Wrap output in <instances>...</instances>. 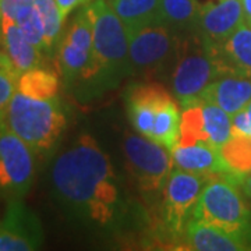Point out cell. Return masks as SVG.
Instances as JSON below:
<instances>
[{
    "mask_svg": "<svg viewBox=\"0 0 251 251\" xmlns=\"http://www.w3.org/2000/svg\"><path fill=\"white\" fill-rule=\"evenodd\" d=\"M85 10L92 23L94 52L100 64V77L112 81L128 70L130 32L106 0H92Z\"/></svg>",
    "mask_w": 251,
    "mask_h": 251,
    "instance_id": "cell-4",
    "label": "cell"
},
{
    "mask_svg": "<svg viewBox=\"0 0 251 251\" xmlns=\"http://www.w3.org/2000/svg\"><path fill=\"white\" fill-rule=\"evenodd\" d=\"M34 1L35 0H0V16H6L16 21L18 10L28 4H34Z\"/></svg>",
    "mask_w": 251,
    "mask_h": 251,
    "instance_id": "cell-29",
    "label": "cell"
},
{
    "mask_svg": "<svg viewBox=\"0 0 251 251\" xmlns=\"http://www.w3.org/2000/svg\"><path fill=\"white\" fill-rule=\"evenodd\" d=\"M208 143V135L205 133L204 125V113L201 103L191 105L188 108L183 109L181 112V123H180V138L179 143L181 145L190 144Z\"/></svg>",
    "mask_w": 251,
    "mask_h": 251,
    "instance_id": "cell-25",
    "label": "cell"
},
{
    "mask_svg": "<svg viewBox=\"0 0 251 251\" xmlns=\"http://www.w3.org/2000/svg\"><path fill=\"white\" fill-rule=\"evenodd\" d=\"M128 32L159 23L161 0H109Z\"/></svg>",
    "mask_w": 251,
    "mask_h": 251,
    "instance_id": "cell-20",
    "label": "cell"
},
{
    "mask_svg": "<svg viewBox=\"0 0 251 251\" xmlns=\"http://www.w3.org/2000/svg\"><path fill=\"white\" fill-rule=\"evenodd\" d=\"M243 13H244V23L251 25V0H242Z\"/></svg>",
    "mask_w": 251,
    "mask_h": 251,
    "instance_id": "cell-33",
    "label": "cell"
},
{
    "mask_svg": "<svg viewBox=\"0 0 251 251\" xmlns=\"http://www.w3.org/2000/svg\"><path fill=\"white\" fill-rule=\"evenodd\" d=\"M0 35L4 50L18 75L39 66L42 60L41 50L28 41L13 18L0 16Z\"/></svg>",
    "mask_w": 251,
    "mask_h": 251,
    "instance_id": "cell-16",
    "label": "cell"
},
{
    "mask_svg": "<svg viewBox=\"0 0 251 251\" xmlns=\"http://www.w3.org/2000/svg\"><path fill=\"white\" fill-rule=\"evenodd\" d=\"M172 100V97L161 85H135L127 94V116L138 134L148 137L152 131L158 110Z\"/></svg>",
    "mask_w": 251,
    "mask_h": 251,
    "instance_id": "cell-12",
    "label": "cell"
},
{
    "mask_svg": "<svg viewBox=\"0 0 251 251\" xmlns=\"http://www.w3.org/2000/svg\"><path fill=\"white\" fill-rule=\"evenodd\" d=\"M227 176L237 183L251 172V135L233 134V137L221 147Z\"/></svg>",
    "mask_w": 251,
    "mask_h": 251,
    "instance_id": "cell-22",
    "label": "cell"
},
{
    "mask_svg": "<svg viewBox=\"0 0 251 251\" xmlns=\"http://www.w3.org/2000/svg\"><path fill=\"white\" fill-rule=\"evenodd\" d=\"M211 177L176 169L165 184V224L173 233L186 232L198 198Z\"/></svg>",
    "mask_w": 251,
    "mask_h": 251,
    "instance_id": "cell-9",
    "label": "cell"
},
{
    "mask_svg": "<svg viewBox=\"0 0 251 251\" xmlns=\"http://www.w3.org/2000/svg\"><path fill=\"white\" fill-rule=\"evenodd\" d=\"M215 48L200 39V46H194L180 57L172 73V90L184 109L201 103V97L214 81L225 74Z\"/></svg>",
    "mask_w": 251,
    "mask_h": 251,
    "instance_id": "cell-5",
    "label": "cell"
},
{
    "mask_svg": "<svg viewBox=\"0 0 251 251\" xmlns=\"http://www.w3.org/2000/svg\"><path fill=\"white\" fill-rule=\"evenodd\" d=\"M240 184H242L243 194L251 201V172L250 173H247V175L240 180Z\"/></svg>",
    "mask_w": 251,
    "mask_h": 251,
    "instance_id": "cell-32",
    "label": "cell"
},
{
    "mask_svg": "<svg viewBox=\"0 0 251 251\" xmlns=\"http://www.w3.org/2000/svg\"><path fill=\"white\" fill-rule=\"evenodd\" d=\"M17 91L31 98H56L59 91V78L50 70L35 67L18 75Z\"/></svg>",
    "mask_w": 251,
    "mask_h": 251,
    "instance_id": "cell-23",
    "label": "cell"
},
{
    "mask_svg": "<svg viewBox=\"0 0 251 251\" xmlns=\"http://www.w3.org/2000/svg\"><path fill=\"white\" fill-rule=\"evenodd\" d=\"M246 112H247V116H249V122H250V127H251V102L249 103V105H247Z\"/></svg>",
    "mask_w": 251,
    "mask_h": 251,
    "instance_id": "cell-34",
    "label": "cell"
},
{
    "mask_svg": "<svg viewBox=\"0 0 251 251\" xmlns=\"http://www.w3.org/2000/svg\"><path fill=\"white\" fill-rule=\"evenodd\" d=\"M6 125L38 155L53 151L67 120L60 100L36 99L16 91L6 112Z\"/></svg>",
    "mask_w": 251,
    "mask_h": 251,
    "instance_id": "cell-2",
    "label": "cell"
},
{
    "mask_svg": "<svg viewBox=\"0 0 251 251\" xmlns=\"http://www.w3.org/2000/svg\"><path fill=\"white\" fill-rule=\"evenodd\" d=\"M34 7L42 21L46 52H50L53 49L56 41L60 36L64 17L62 16V11L54 0H35Z\"/></svg>",
    "mask_w": 251,
    "mask_h": 251,
    "instance_id": "cell-26",
    "label": "cell"
},
{
    "mask_svg": "<svg viewBox=\"0 0 251 251\" xmlns=\"http://www.w3.org/2000/svg\"><path fill=\"white\" fill-rule=\"evenodd\" d=\"M44 240L38 216L21 202L10 200L0 222V251L38 250Z\"/></svg>",
    "mask_w": 251,
    "mask_h": 251,
    "instance_id": "cell-10",
    "label": "cell"
},
{
    "mask_svg": "<svg viewBox=\"0 0 251 251\" xmlns=\"http://www.w3.org/2000/svg\"><path fill=\"white\" fill-rule=\"evenodd\" d=\"M171 152L175 165L181 171L208 177H214L215 175H227L221 148L211 144H177Z\"/></svg>",
    "mask_w": 251,
    "mask_h": 251,
    "instance_id": "cell-14",
    "label": "cell"
},
{
    "mask_svg": "<svg viewBox=\"0 0 251 251\" xmlns=\"http://www.w3.org/2000/svg\"><path fill=\"white\" fill-rule=\"evenodd\" d=\"M54 1H56V4L59 6V9L62 11L63 17L66 18L67 14L72 13L75 7H78V6L90 1V0H54Z\"/></svg>",
    "mask_w": 251,
    "mask_h": 251,
    "instance_id": "cell-30",
    "label": "cell"
},
{
    "mask_svg": "<svg viewBox=\"0 0 251 251\" xmlns=\"http://www.w3.org/2000/svg\"><path fill=\"white\" fill-rule=\"evenodd\" d=\"M123 151L128 171L137 180L141 191L159 193L172 173L173 156L171 151L148 137L127 134L123 143Z\"/></svg>",
    "mask_w": 251,
    "mask_h": 251,
    "instance_id": "cell-6",
    "label": "cell"
},
{
    "mask_svg": "<svg viewBox=\"0 0 251 251\" xmlns=\"http://www.w3.org/2000/svg\"><path fill=\"white\" fill-rule=\"evenodd\" d=\"M177 35L162 23L130 32L128 70L152 74L165 69L177 53Z\"/></svg>",
    "mask_w": 251,
    "mask_h": 251,
    "instance_id": "cell-8",
    "label": "cell"
},
{
    "mask_svg": "<svg viewBox=\"0 0 251 251\" xmlns=\"http://www.w3.org/2000/svg\"><path fill=\"white\" fill-rule=\"evenodd\" d=\"M214 48L226 73L251 77V25L243 23L227 39Z\"/></svg>",
    "mask_w": 251,
    "mask_h": 251,
    "instance_id": "cell-18",
    "label": "cell"
},
{
    "mask_svg": "<svg viewBox=\"0 0 251 251\" xmlns=\"http://www.w3.org/2000/svg\"><path fill=\"white\" fill-rule=\"evenodd\" d=\"M201 9L202 3L198 0H161L159 23L176 35L184 32L196 34Z\"/></svg>",
    "mask_w": 251,
    "mask_h": 251,
    "instance_id": "cell-19",
    "label": "cell"
},
{
    "mask_svg": "<svg viewBox=\"0 0 251 251\" xmlns=\"http://www.w3.org/2000/svg\"><path fill=\"white\" fill-rule=\"evenodd\" d=\"M190 249L198 251H246L251 250V237L230 233L216 226L191 219L186 227Z\"/></svg>",
    "mask_w": 251,
    "mask_h": 251,
    "instance_id": "cell-15",
    "label": "cell"
},
{
    "mask_svg": "<svg viewBox=\"0 0 251 251\" xmlns=\"http://www.w3.org/2000/svg\"><path fill=\"white\" fill-rule=\"evenodd\" d=\"M193 219L251 237L250 209L237 181L227 175L208 180L193 211Z\"/></svg>",
    "mask_w": 251,
    "mask_h": 251,
    "instance_id": "cell-3",
    "label": "cell"
},
{
    "mask_svg": "<svg viewBox=\"0 0 251 251\" xmlns=\"http://www.w3.org/2000/svg\"><path fill=\"white\" fill-rule=\"evenodd\" d=\"M180 123H181V113L177 106V102L172 99L158 110L150 140L172 151L179 143Z\"/></svg>",
    "mask_w": 251,
    "mask_h": 251,
    "instance_id": "cell-21",
    "label": "cell"
},
{
    "mask_svg": "<svg viewBox=\"0 0 251 251\" xmlns=\"http://www.w3.org/2000/svg\"><path fill=\"white\" fill-rule=\"evenodd\" d=\"M208 143L221 148L233 137L232 116L212 102H201Z\"/></svg>",
    "mask_w": 251,
    "mask_h": 251,
    "instance_id": "cell-24",
    "label": "cell"
},
{
    "mask_svg": "<svg viewBox=\"0 0 251 251\" xmlns=\"http://www.w3.org/2000/svg\"><path fill=\"white\" fill-rule=\"evenodd\" d=\"M0 44H3V41H1V35H0ZM0 69H3V70H10V72H14L17 74V72L14 70V67H13V63L9 59V56L6 53V50H4V46L1 48L0 46Z\"/></svg>",
    "mask_w": 251,
    "mask_h": 251,
    "instance_id": "cell-31",
    "label": "cell"
},
{
    "mask_svg": "<svg viewBox=\"0 0 251 251\" xmlns=\"http://www.w3.org/2000/svg\"><path fill=\"white\" fill-rule=\"evenodd\" d=\"M50 190L67 215L106 226L116 219L120 194L113 166L97 141L84 134L50 165Z\"/></svg>",
    "mask_w": 251,
    "mask_h": 251,
    "instance_id": "cell-1",
    "label": "cell"
},
{
    "mask_svg": "<svg viewBox=\"0 0 251 251\" xmlns=\"http://www.w3.org/2000/svg\"><path fill=\"white\" fill-rule=\"evenodd\" d=\"M34 151L9 126L0 127V193L9 200L27 196L35 177Z\"/></svg>",
    "mask_w": 251,
    "mask_h": 251,
    "instance_id": "cell-7",
    "label": "cell"
},
{
    "mask_svg": "<svg viewBox=\"0 0 251 251\" xmlns=\"http://www.w3.org/2000/svg\"><path fill=\"white\" fill-rule=\"evenodd\" d=\"M201 102H212L230 116H234L251 102V77L237 73H225L206 88Z\"/></svg>",
    "mask_w": 251,
    "mask_h": 251,
    "instance_id": "cell-13",
    "label": "cell"
},
{
    "mask_svg": "<svg viewBox=\"0 0 251 251\" xmlns=\"http://www.w3.org/2000/svg\"><path fill=\"white\" fill-rule=\"evenodd\" d=\"M244 23L242 0H218L202 6L196 34L209 45H219Z\"/></svg>",
    "mask_w": 251,
    "mask_h": 251,
    "instance_id": "cell-11",
    "label": "cell"
},
{
    "mask_svg": "<svg viewBox=\"0 0 251 251\" xmlns=\"http://www.w3.org/2000/svg\"><path fill=\"white\" fill-rule=\"evenodd\" d=\"M18 74L0 69V127L6 123V112L13 95L17 91Z\"/></svg>",
    "mask_w": 251,
    "mask_h": 251,
    "instance_id": "cell-28",
    "label": "cell"
},
{
    "mask_svg": "<svg viewBox=\"0 0 251 251\" xmlns=\"http://www.w3.org/2000/svg\"><path fill=\"white\" fill-rule=\"evenodd\" d=\"M57 62L66 84L100 78V64L94 50H87L63 38L57 48Z\"/></svg>",
    "mask_w": 251,
    "mask_h": 251,
    "instance_id": "cell-17",
    "label": "cell"
},
{
    "mask_svg": "<svg viewBox=\"0 0 251 251\" xmlns=\"http://www.w3.org/2000/svg\"><path fill=\"white\" fill-rule=\"evenodd\" d=\"M16 23L32 45L38 48L41 52H46L42 21H41V17L34 7V4H28V6H24L18 10L17 16H16Z\"/></svg>",
    "mask_w": 251,
    "mask_h": 251,
    "instance_id": "cell-27",
    "label": "cell"
}]
</instances>
